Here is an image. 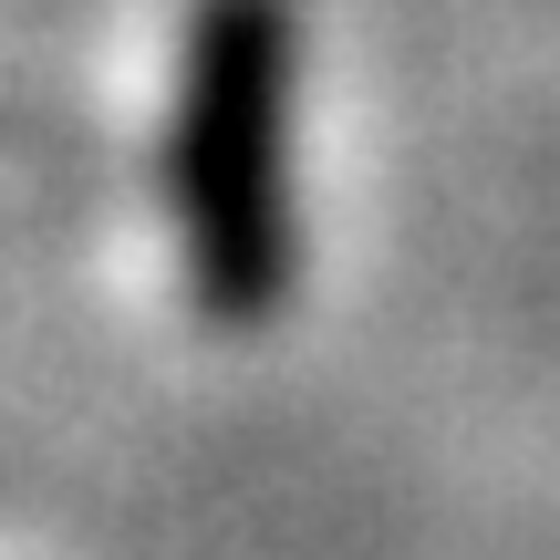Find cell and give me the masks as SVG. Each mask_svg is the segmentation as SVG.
<instances>
[{"label":"cell","instance_id":"obj_1","mask_svg":"<svg viewBox=\"0 0 560 560\" xmlns=\"http://www.w3.org/2000/svg\"><path fill=\"white\" fill-rule=\"evenodd\" d=\"M291 0H198L166 104V208L187 291L208 322L249 332L291 291Z\"/></svg>","mask_w":560,"mask_h":560}]
</instances>
